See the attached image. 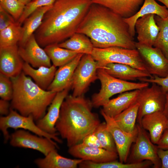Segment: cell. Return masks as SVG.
<instances>
[{
    "instance_id": "7402d4cb",
    "label": "cell",
    "mask_w": 168,
    "mask_h": 168,
    "mask_svg": "<svg viewBox=\"0 0 168 168\" xmlns=\"http://www.w3.org/2000/svg\"><path fill=\"white\" fill-rule=\"evenodd\" d=\"M144 0H91L105 7L124 18L130 17L139 10Z\"/></svg>"
},
{
    "instance_id": "7bdbcfd3",
    "label": "cell",
    "mask_w": 168,
    "mask_h": 168,
    "mask_svg": "<svg viewBox=\"0 0 168 168\" xmlns=\"http://www.w3.org/2000/svg\"><path fill=\"white\" fill-rule=\"evenodd\" d=\"M166 101L163 112L168 119V91L165 93Z\"/></svg>"
},
{
    "instance_id": "5bb4252c",
    "label": "cell",
    "mask_w": 168,
    "mask_h": 168,
    "mask_svg": "<svg viewBox=\"0 0 168 168\" xmlns=\"http://www.w3.org/2000/svg\"><path fill=\"white\" fill-rule=\"evenodd\" d=\"M18 52L24 62L34 68L41 66L50 67L52 65L49 58L38 44L34 34L24 45L18 46Z\"/></svg>"
},
{
    "instance_id": "3957f363",
    "label": "cell",
    "mask_w": 168,
    "mask_h": 168,
    "mask_svg": "<svg viewBox=\"0 0 168 168\" xmlns=\"http://www.w3.org/2000/svg\"><path fill=\"white\" fill-rule=\"evenodd\" d=\"M91 100L82 95H68L63 102L55 125L57 132L70 147L81 143L100 123L98 115L92 111Z\"/></svg>"
},
{
    "instance_id": "7a4b0ae2",
    "label": "cell",
    "mask_w": 168,
    "mask_h": 168,
    "mask_svg": "<svg viewBox=\"0 0 168 168\" xmlns=\"http://www.w3.org/2000/svg\"><path fill=\"white\" fill-rule=\"evenodd\" d=\"M92 3L91 0H56L34 33L39 45L44 48L71 36L77 32Z\"/></svg>"
},
{
    "instance_id": "4316f807",
    "label": "cell",
    "mask_w": 168,
    "mask_h": 168,
    "mask_svg": "<svg viewBox=\"0 0 168 168\" xmlns=\"http://www.w3.org/2000/svg\"><path fill=\"white\" fill-rule=\"evenodd\" d=\"M53 4L37 9L25 20L22 25L21 35L18 46L24 45L34 34L41 24L44 14Z\"/></svg>"
},
{
    "instance_id": "ab89813d",
    "label": "cell",
    "mask_w": 168,
    "mask_h": 168,
    "mask_svg": "<svg viewBox=\"0 0 168 168\" xmlns=\"http://www.w3.org/2000/svg\"><path fill=\"white\" fill-rule=\"evenodd\" d=\"M157 153L161 161V168H168V150L158 148Z\"/></svg>"
},
{
    "instance_id": "6da1fadb",
    "label": "cell",
    "mask_w": 168,
    "mask_h": 168,
    "mask_svg": "<svg viewBox=\"0 0 168 168\" xmlns=\"http://www.w3.org/2000/svg\"><path fill=\"white\" fill-rule=\"evenodd\" d=\"M76 32L87 36L95 48L136 49L134 37L124 18L99 4L92 3Z\"/></svg>"
},
{
    "instance_id": "4dcf8cb0",
    "label": "cell",
    "mask_w": 168,
    "mask_h": 168,
    "mask_svg": "<svg viewBox=\"0 0 168 168\" xmlns=\"http://www.w3.org/2000/svg\"><path fill=\"white\" fill-rule=\"evenodd\" d=\"M21 33L22 25L17 21L0 31V47L18 45Z\"/></svg>"
},
{
    "instance_id": "f546056e",
    "label": "cell",
    "mask_w": 168,
    "mask_h": 168,
    "mask_svg": "<svg viewBox=\"0 0 168 168\" xmlns=\"http://www.w3.org/2000/svg\"><path fill=\"white\" fill-rule=\"evenodd\" d=\"M138 108V104L136 102L113 118L116 123L123 130L131 133L136 127Z\"/></svg>"
},
{
    "instance_id": "484cf974",
    "label": "cell",
    "mask_w": 168,
    "mask_h": 168,
    "mask_svg": "<svg viewBox=\"0 0 168 168\" xmlns=\"http://www.w3.org/2000/svg\"><path fill=\"white\" fill-rule=\"evenodd\" d=\"M83 160L71 159L60 155L56 149L51 151L43 158H38L34 163L40 168H76Z\"/></svg>"
},
{
    "instance_id": "d6a6232c",
    "label": "cell",
    "mask_w": 168,
    "mask_h": 168,
    "mask_svg": "<svg viewBox=\"0 0 168 168\" xmlns=\"http://www.w3.org/2000/svg\"><path fill=\"white\" fill-rule=\"evenodd\" d=\"M93 132L99 139L102 148L117 152L113 137L108 129L105 122L100 123Z\"/></svg>"
},
{
    "instance_id": "8d00e7d4",
    "label": "cell",
    "mask_w": 168,
    "mask_h": 168,
    "mask_svg": "<svg viewBox=\"0 0 168 168\" xmlns=\"http://www.w3.org/2000/svg\"><path fill=\"white\" fill-rule=\"evenodd\" d=\"M139 80L142 82L154 83L157 84L161 87L165 93L168 91V75L165 77L153 76L151 78H144Z\"/></svg>"
},
{
    "instance_id": "bcb514c9",
    "label": "cell",
    "mask_w": 168,
    "mask_h": 168,
    "mask_svg": "<svg viewBox=\"0 0 168 168\" xmlns=\"http://www.w3.org/2000/svg\"><path fill=\"white\" fill-rule=\"evenodd\" d=\"M166 129H168V119H167L166 124Z\"/></svg>"
},
{
    "instance_id": "277c9868",
    "label": "cell",
    "mask_w": 168,
    "mask_h": 168,
    "mask_svg": "<svg viewBox=\"0 0 168 168\" xmlns=\"http://www.w3.org/2000/svg\"><path fill=\"white\" fill-rule=\"evenodd\" d=\"M11 79L14 89L11 108L23 116L32 115L35 121L42 118L57 92L42 89L23 71Z\"/></svg>"
},
{
    "instance_id": "e575fe53",
    "label": "cell",
    "mask_w": 168,
    "mask_h": 168,
    "mask_svg": "<svg viewBox=\"0 0 168 168\" xmlns=\"http://www.w3.org/2000/svg\"><path fill=\"white\" fill-rule=\"evenodd\" d=\"M56 0H35L25 6L21 16L17 21L22 25L25 20L32 13L40 7L53 5Z\"/></svg>"
},
{
    "instance_id": "603a6c76",
    "label": "cell",
    "mask_w": 168,
    "mask_h": 168,
    "mask_svg": "<svg viewBox=\"0 0 168 168\" xmlns=\"http://www.w3.org/2000/svg\"><path fill=\"white\" fill-rule=\"evenodd\" d=\"M104 69L111 76L126 81H135L137 79L153 77L147 71L125 64L110 63Z\"/></svg>"
},
{
    "instance_id": "30bf717a",
    "label": "cell",
    "mask_w": 168,
    "mask_h": 168,
    "mask_svg": "<svg viewBox=\"0 0 168 168\" xmlns=\"http://www.w3.org/2000/svg\"><path fill=\"white\" fill-rule=\"evenodd\" d=\"M140 90L136 102L139 105L137 121L139 124L142 117L156 111H163L166 101L165 93L161 87L152 83Z\"/></svg>"
},
{
    "instance_id": "8fae6325",
    "label": "cell",
    "mask_w": 168,
    "mask_h": 168,
    "mask_svg": "<svg viewBox=\"0 0 168 168\" xmlns=\"http://www.w3.org/2000/svg\"><path fill=\"white\" fill-rule=\"evenodd\" d=\"M10 145L15 147L29 148L37 151L44 156L52 150L58 148L53 140L33 135L25 130H16L10 135Z\"/></svg>"
},
{
    "instance_id": "e0dca14e",
    "label": "cell",
    "mask_w": 168,
    "mask_h": 168,
    "mask_svg": "<svg viewBox=\"0 0 168 168\" xmlns=\"http://www.w3.org/2000/svg\"><path fill=\"white\" fill-rule=\"evenodd\" d=\"M70 89L68 88L57 92L47 112L42 118L36 121L37 126L43 131L50 134L58 133L55 128L56 124L59 116L62 104Z\"/></svg>"
},
{
    "instance_id": "60d3db41",
    "label": "cell",
    "mask_w": 168,
    "mask_h": 168,
    "mask_svg": "<svg viewBox=\"0 0 168 168\" xmlns=\"http://www.w3.org/2000/svg\"><path fill=\"white\" fill-rule=\"evenodd\" d=\"M156 145L158 148L168 150V129L165 130Z\"/></svg>"
},
{
    "instance_id": "4fadbf2b",
    "label": "cell",
    "mask_w": 168,
    "mask_h": 168,
    "mask_svg": "<svg viewBox=\"0 0 168 168\" xmlns=\"http://www.w3.org/2000/svg\"><path fill=\"white\" fill-rule=\"evenodd\" d=\"M100 113L105 119L108 129L113 137L119 161L126 163L132 144L134 142L137 138L138 133L137 124L133 132L127 133L117 125L113 117L106 115L101 111Z\"/></svg>"
},
{
    "instance_id": "d4e9b609",
    "label": "cell",
    "mask_w": 168,
    "mask_h": 168,
    "mask_svg": "<svg viewBox=\"0 0 168 168\" xmlns=\"http://www.w3.org/2000/svg\"><path fill=\"white\" fill-rule=\"evenodd\" d=\"M57 70L56 67L53 65L50 67L41 66L36 69L24 62L22 71L31 77L40 87L47 90L54 79Z\"/></svg>"
},
{
    "instance_id": "8992f818",
    "label": "cell",
    "mask_w": 168,
    "mask_h": 168,
    "mask_svg": "<svg viewBox=\"0 0 168 168\" xmlns=\"http://www.w3.org/2000/svg\"><path fill=\"white\" fill-rule=\"evenodd\" d=\"M91 55L97 62L98 68L104 69L110 63H119L128 64L147 71L136 49H129L117 46L104 48L94 47Z\"/></svg>"
},
{
    "instance_id": "83f0119b",
    "label": "cell",
    "mask_w": 168,
    "mask_h": 168,
    "mask_svg": "<svg viewBox=\"0 0 168 168\" xmlns=\"http://www.w3.org/2000/svg\"><path fill=\"white\" fill-rule=\"evenodd\" d=\"M58 44L60 47L83 54H91L94 48L92 42L87 36L77 32Z\"/></svg>"
},
{
    "instance_id": "44dd1931",
    "label": "cell",
    "mask_w": 168,
    "mask_h": 168,
    "mask_svg": "<svg viewBox=\"0 0 168 168\" xmlns=\"http://www.w3.org/2000/svg\"><path fill=\"white\" fill-rule=\"evenodd\" d=\"M139 91L137 89L120 93L117 97L110 99L101 111L113 118L136 102Z\"/></svg>"
},
{
    "instance_id": "9c48e42d",
    "label": "cell",
    "mask_w": 168,
    "mask_h": 168,
    "mask_svg": "<svg viewBox=\"0 0 168 168\" xmlns=\"http://www.w3.org/2000/svg\"><path fill=\"white\" fill-rule=\"evenodd\" d=\"M138 133L130 156L129 163L151 161L155 168L161 167V163L157 153L158 148L151 140L146 130L139 124H137Z\"/></svg>"
},
{
    "instance_id": "ac0fdd59",
    "label": "cell",
    "mask_w": 168,
    "mask_h": 168,
    "mask_svg": "<svg viewBox=\"0 0 168 168\" xmlns=\"http://www.w3.org/2000/svg\"><path fill=\"white\" fill-rule=\"evenodd\" d=\"M83 54H78L71 61L59 67L47 90L57 93L68 88L71 89L74 71Z\"/></svg>"
},
{
    "instance_id": "1f68e13d",
    "label": "cell",
    "mask_w": 168,
    "mask_h": 168,
    "mask_svg": "<svg viewBox=\"0 0 168 168\" xmlns=\"http://www.w3.org/2000/svg\"><path fill=\"white\" fill-rule=\"evenodd\" d=\"M154 18L160 30L153 46L160 49L168 59V17L163 19L155 15Z\"/></svg>"
},
{
    "instance_id": "7dc6e473",
    "label": "cell",
    "mask_w": 168,
    "mask_h": 168,
    "mask_svg": "<svg viewBox=\"0 0 168 168\" xmlns=\"http://www.w3.org/2000/svg\"><path fill=\"white\" fill-rule=\"evenodd\" d=\"M34 0H31V1H34Z\"/></svg>"
},
{
    "instance_id": "9a60e30c",
    "label": "cell",
    "mask_w": 168,
    "mask_h": 168,
    "mask_svg": "<svg viewBox=\"0 0 168 168\" xmlns=\"http://www.w3.org/2000/svg\"><path fill=\"white\" fill-rule=\"evenodd\" d=\"M68 152L75 157L96 163L115 161L119 158L116 152L88 147L81 143L69 147Z\"/></svg>"
},
{
    "instance_id": "ba28073f",
    "label": "cell",
    "mask_w": 168,
    "mask_h": 168,
    "mask_svg": "<svg viewBox=\"0 0 168 168\" xmlns=\"http://www.w3.org/2000/svg\"><path fill=\"white\" fill-rule=\"evenodd\" d=\"M97 62L91 54H84L74 71L71 88L74 96L84 95L91 83L98 79Z\"/></svg>"
},
{
    "instance_id": "f6af8a7d",
    "label": "cell",
    "mask_w": 168,
    "mask_h": 168,
    "mask_svg": "<svg viewBox=\"0 0 168 168\" xmlns=\"http://www.w3.org/2000/svg\"><path fill=\"white\" fill-rule=\"evenodd\" d=\"M21 2L22 3L25 5L30 2L31 0H18Z\"/></svg>"
},
{
    "instance_id": "ee69618b",
    "label": "cell",
    "mask_w": 168,
    "mask_h": 168,
    "mask_svg": "<svg viewBox=\"0 0 168 168\" xmlns=\"http://www.w3.org/2000/svg\"><path fill=\"white\" fill-rule=\"evenodd\" d=\"M163 3L168 10V0H156Z\"/></svg>"
},
{
    "instance_id": "b9f144b4",
    "label": "cell",
    "mask_w": 168,
    "mask_h": 168,
    "mask_svg": "<svg viewBox=\"0 0 168 168\" xmlns=\"http://www.w3.org/2000/svg\"><path fill=\"white\" fill-rule=\"evenodd\" d=\"M11 108V104L8 100L0 99V114L2 116L7 115L10 112Z\"/></svg>"
},
{
    "instance_id": "5b68a950",
    "label": "cell",
    "mask_w": 168,
    "mask_h": 168,
    "mask_svg": "<svg viewBox=\"0 0 168 168\" xmlns=\"http://www.w3.org/2000/svg\"><path fill=\"white\" fill-rule=\"evenodd\" d=\"M97 75L101 83V88L98 93L93 94L92 97L91 101L95 108L102 106L115 94L140 90L149 86V83L147 82H131L115 78L109 74L103 68L97 69Z\"/></svg>"
},
{
    "instance_id": "74e56055",
    "label": "cell",
    "mask_w": 168,
    "mask_h": 168,
    "mask_svg": "<svg viewBox=\"0 0 168 168\" xmlns=\"http://www.w3.org/2000/svg\"><path fill=\"white\" fill-rule=\"evenodd\" d=\"M16 21L13 17L0 6V31Z\"/></svg>"
},
{
    "instance_id": "cb8c5ba5",
    "label": "cell",
    "mask_w": 168,
    "mask_h": 168,
    "mask_svg": "<svg viewBox=\"0 0 168 168\" xmlns=\"http://www.w3.org/2000/svg\"><path fill=\"white\" fill-rule=\"evenodd\" d=\"M153 14L165 19L168 17V10L165 6L159 4L156 0H144L138 11L132 16L124 18L128 26L130 33L134 37L135 34V25L137 20L143 16Z\"/></svg>"
},
{
    "instance_id": "d6986e66",
    "label": "cell",
    "mask_w": 168,
    "mask_h": 168,
    "mask_svg": "<svg viewBox=\"0 0 168 168\" xmlns=\"http://www.w3.org/2000/svg\"><path fill=\"white\" fill-rule=\"evenodd\" d=\"M155 14L145 15L138 19L135 25V32L138 34V42L153 46L160 30L155 18Z\"/></svg>"
},
{
    "instance_id": "d590c367",
    "label": "cell",
    "mask_w": 168,
    "mask_h": 168,
    "mask_svg": "<svg viewBox=\"0 0 168 168\" xmlns=\"http://www.w3.org/2000/svg\"><path fill=\"white\" fill-rule=\"evenodd\" d=\"M13 86L10 78L0 73V97L1 99L11 100L13 94Z\"/></svg>"
},
{
    "instance_id": "f1b7e54d",
    "label": "cell",
    "mask_w": 168,
    "mask_h": 168,
    "mask_svg": "<svg viewBox=\"0 0 168 168\" xmlns=\"http://www.w3.org/2000/svg\"><path fill=\"white\" fill-rule=\"evenodd\" d=\"M44 49L55 66L60 67L71 61L79 54L59 46L58 44L49 45Z\"/></svg>"
},
{
    "instance_id": "52a82bcc",
    "label": "cell",
    "mask_w": 168,
    "mask_h": 168,
    "mask_svg": "<svg viewBox=\"0 0 168 168\" xmlns=\"http://www.w3.org/2000/svg\"><path fill=\"white\" fill-rule=\"evenodd\" d=\"M34 121L32 115L23 116L11 108L7 115L0 117V129L3 135L4 142L9 140L10 135L7 129L12 128L16 130L18 129L28 130L39 136L54 140L58 143L62 142V140L57 136L58 133L50 134L45 132L37 126Z\"/></svg>"
},
{
    "instance_id": "2e32d148",
    "label": "cell",
    "mask_w": 168,
    "mask_h": 168,
    "mask_svg": "<svg viewBox=\"0 0 168 168\" xmlns=\"http://www.w3.org/2000/svg\"><path fill=\"white\" fill-rule=\"evenodd\" d=\"M24 62L18 52V46L0 47V73L10 78L22 72Z\"/></svg>"
},
{
    "instance_id": "7c38bea8",
    "label": "cell",
    "mask_w": 168,
    "mask_h": 168,
    "mask_svg": "<svg viewBox=\"0 0 168 168\" xmlns=\"http://www.w3.org/2000/svg\"><path fill=\"white\" fill-rule=\"evenodd\" d=\"M138 51L147 71L153 76L165 77L168 75V59L158 48L136 42Z\"/></svg>"
},
{
    "instance_id": "f35d334b",
    "label": "cell",
    "mask_w": 168,
    "mask_h": 168,
    "mask_svg": "<svg viewBox=\"0 0 168 168\" xmlns=\"http://www.w3.org/2000/svg\"><path fill=\"white\" fill-rule=\"evenodd\" d=\"M84 145L95 148H102L97 137L93 132L86 136L81 142Z\"/></svg>"
},
{
    "instance_id": "ffe728a7",
    "label": "cell",
    "mask_w": 168,
    "mask_h": 168,
    "mask_svg": "<svg viewBox=\"0 0 168 168\" xmlns=\"http://www.w3.org/2000/svg\"><path fill=\"white\" fill-rule=\"evenodd\" d=\"M167 119L163 111H156L144 116L139 124L149 131L152 142L157 145L166 129Z\"/></svg>"
},
{
    "instance_id": "836d02e7",
    "label": "cell",
    "mask_w": 168,
    "mask_h": 168,
    "mask_svg": "<svg viewBox=\"0 0 168 168\" xmlns=\"http://www.w3.org/2000/svg\"><path fill=\"white\" fill-rule=\"evenodd\" d=\"M0 6L17 21L23 13L26 5L18 0H0Z\"/></svg>"
}]
</instances>
